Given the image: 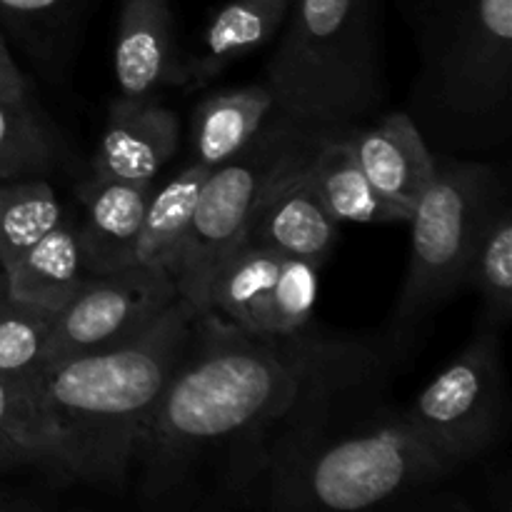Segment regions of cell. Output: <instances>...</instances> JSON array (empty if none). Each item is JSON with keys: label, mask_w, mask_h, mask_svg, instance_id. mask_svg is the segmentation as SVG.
<instances>
[{"label": "cell", "mask_w": 512, "mask_h": 512, "mask_svg": "<svg viewBox=\"0 0 512 512\" xmlns=\"http://www.w3.org/2000/svg\"><path fill=\"white\" fill-rule=\"evenodd\" d=\"M385 375L363 340L250 333L200 310L135 460L140 503L190 505L210 470L225 503L243 508L318 410Z\"/></svg>", "instance_id": "obj_1"}, {"label": "cell", "mask_w": 512, "mask_h": 512, "mask_svg": "<svg viewBox=\"0 0 512 512\" xmlns=\"http://www.w3.org/2000/svg\"><path fill=\"white\" fill-rule=\"evenodd\" d=\"M198 313L178 298L135 338L55 360L35 375L38 468L50 480L85 485L128 480Z\"/></svg>", "instance_id": "obj_2"}, {"label": "cell", "mask_w": 512, "mask_h": 512, "mask_svg": "<svg viewBox=\"0 0 512 512\" xmlns=\"http://www.w3.org/2000/svg\"><path fill=\"white\" fill-rule=\"evenodd\" d=\"M383 383L338 398L300 428L243 508L275 512L368 510L458 475L403 413L380 400Z\"/></svg>", "instance_id": "obj_3"}, {"label": "cell", "mask_w": 512, "mask_h": 512, "mask_svg": "<svg viewBox=\"0 0 512 512\" xmlns=\"http://www.w3.org/2000/svg\"><path fill=\"white\" fill-rule=\"evenodd\" d=\"M418 53L408 110L433 153H493L512 133V0H395Z\"/></svg>", "instance_id": "obj_4"}, {"label": "cell", "mask_w": 512, "mask_h": 512, "mask_svg": "<svg viewBox=\"0 0 512 512\" xmlns=\"http://www.w3.org/2000/svg\"><path fill=\"white\" fill-rule=\"evenodd\" d=\"M268 60L275 113L315 133H348L383 110L380 0H293Z\"/></svg>", "instance_id": "obj_5"}, {"label": "cell", "mask_w": 512, "mask_h": 512, "mask_svg": "<svg viewBox=\"0 0 512 512\" xmlns=\"http://www.w3.org/2000/svg\"><path fill=\"white\" fill-rule=\"evenodd\" d=\"M503 170L463 155L435 153V175L415 205L410 265L390 325V355L408 358L435 310L465 288L470 253Z\"/></svg>", "instance_id": "obj_6"}, {"label": "cell", "mask_w": 512, "mask_h": 512, "mask_svg": "<svg viewBox=\"0 0 512 512\" xmlns=\"http://www.w3.org/2000/svg\"><path fill=\"white\" fill-rule=\"evenodd\" d=\"M320 135L325 133L300 128L273 110L240 153L208 170L170 268L180 298L205 310L210 278L220 260L245 238L275 185L308 163Z\"/></svg>", "instance_id": "obj_7"}, {"label": "cell", "mask_w": 512, "mask_h": 512, "mask_svg": "<svg viewBox=\"0 0 512 512\" xmlns=\"http://www.w3.org/2000/svg\"><path fill=\"white\" fill-rule=\"evenodd\" d=\"M403 413L435 448L460 465L498 443L508 418L498 328L483 323L473 340L445 365Z\"/></svg>", "instance_id": "obj_8"}, {"label": "cell", "mask_w": 512, "mask_h": 512, "mask_svg": "<svg viewBox=\"0 0 512 512\" xmlns=\"http://www.w3.org/2000/svg\"><path fill=\"white\" fill-rule=\"evenodd\" d=\"M180 298L165 270L130 263L95 273L55 313L48 363L98 353L148 330Z\"/></svg>", "instance_id": "obj_9"}, {"label": "cell", "mask_w": 512, "mask_h": 512, "mask_svg": "<svg viewBox=\"0 0 512 512\" xmlns=\"http://www.w3.org/2000/svg\"><path fill=\"white\" fill-rule=\"evenodd\" d=\"M375 193L413 215L435 175V153L405 110L378 115L345 133Z\"/></svg>", "instance_id": "obj_10"}, {"label": "cell", "mask_w": 512, "mask_h": 512, "mask_svg": "<svg viewBox=\"0 0 512 512\" xmlns=\"http://www.w3.org/2000/svg\"><path fill=\"white\" fill-rule=\"evenodd\" d=\"M118 98L153 100L178 85L180 53L170 0H123L113 53Z\"/></svg>", "instance_id": "obj_11"}, {"label": "cell", "mask_w": 512, "mask_h": 512, "mask_svg": "<svg viewBox=\"0 0 512 512\" xmlns=\"http://www.w3.org/2000/svg\"><path fill=\"white\" fill-rule=\"evenodd\" d=\"M178 115L158 100L115 98L95 155V178L153 183L178 150Z\"/></svg>", "instance_id": "obj_12"}, {"label": "cell", "mask_w": 512, "mask_h": 512, "mask_svg": "<svg viewBox=\"0 0 512 512\" xmlns=\"http://www.w3.org/2000/svg\"><path fill=\"white\" fill-rule=\"evenodd\" d=\"M308 163L275 185L255 213L243 240L263 245L280 258H300L320 268L333 255L340 223L320 200L310 180Z\"/></svg>", "instance_id": "obj_13"}, {"label": "cell", "mask_w": 512, "mask_h": 512, "mask_svg": "<svg viewBox=\"0 0 512 512\" xmlns=\"http://www.w3.org/2000/svg\"><path fill=\"white\" fill-rule=\"evenodd\" d=\"M293 0H230L215 10L193 53L180 55L178 85L193 90L263 50L283 28Z\"/></svg>", "instance_id": "obj_14"}, {"label": "cell", "mask_w": 512, "mask_h": 512, "mask_svg": "<svg viewBox=\"0 0 512 512\" xmlns=\"http://www.w3.org/2000/svg\"><path fill=\"white\" fill-rule=\"evenodd\" d=\"M150 193L153 183H130L95 175L80 185L78 200L83 205V215L78 218V230L93 275L133 263V245Z\"/></svg>", "instance_id": "obj_15"}, {"label": "cell", "mask_w": 512, "mask_h": 512, "mask_svg": "<svg viewBox=\"0 0 512 512\" xmlns=\"http://www.w3.org/2000/svg\"><path fill=\"white\" fill-rule=\"evenodd\" d=\"M90 275L78 218L65 213L53 230L5 270V288L13 300L58 313Z\"/></svg>", "instance_id": "obj_16"}, {"label": "cell", "mask_w": 512, "mask_h": 512, "mask_svg": "<svg viewBox=\"0 0 512 512\" xmlns=\"http://www.w3.org/2000/svg\"><path fill=\"white\" fill-rule=\"evenodd\" d=\"M320 200L338 223H405L408 213L380 198L360 168L345 133L320 135L308 163Z\"/></svg>", "instance_id": "obj_17"}, {"label": "cell", "mask_w": 512, "mask_h": 512, "mask_svg": "<svg viewBox=\"0 0 512 512\" xmlns=\"http://www.w3.org/2000/svg\"><path fill=\"white\" fill-rule=\"evenodd\" d=\"M273 110V95L265 85H245L205 98L193 113L190 160L208 170L230 160L258 135Z\"/></svg>", "instance_id": "obj_18"}, {"label": "cell", "mask_w": 512, "mask_h": 512, "mask_svg": "<svg viewBox=\"0 0 512 512\" xmlns=\"http://www.w3.org/2000/svg\"><path fill=\"white\" fill-rule=\"evenodd\" d=\"M278 268V253L243 240L215 268L205 310H215L250 333H268V298Z\"/></svg>", "instance_id": "obj_19"}, {"label": "cell", "mask_w": 512, "mask_h": 512, "mask_svg": "<svg viewBox=\"0 0 512 512\" xmlns=\"http://www.w3.org/2000/svg\"><path fill=\"white\" fill-rule=\"evenodd\" d=\"M465 288L483 300L485 323L503 328L512 315V208L508 185L485 208L470 253Z\"/></svg>", "instance_id": "obj_20"}, {"label": "cell", "mask_w": 512, "mask_h": 512, "mask_svg": "<svg viewBox=\"0 0 512 512\" xmlns=\"http://www.w3.org/2000/svg\"><path fill=\"white\" fill-rule=\"evenodd\" d=\"M205 175H208V168L190 160L163 188L150 193L140 233L133 245V263L165 270L170 275L185 230L193 218L195 200H198Z\"/></svg>", "instance_id": "obj_21"}, {"label": "cell", "mask_w": 512, "mask_h": 512, "mask_svg": "<svg viewBox=\"0 0 512 512\" xmlns=\"http://www.w3.org/2000/svg\"><path fill=\"white\" fill-rule=\"evenodd\" d=\"M65 215L53 185L43 178H20L0 185V265L3 273L33 248Z\"/></svg>", "instance_id": "obj_22"}, {"label": "cell", "mask_w": 512, "mask_h": 512, "mask_svg": "<svg viewBox=\"0 0 512 512\" xmlns=\"http://www.w3.org/2000/svg\"><path fill=\"white\" fill-rule=\"evenodd\" d=\"M80 13L83 0H0V23L48 70H58L75 48Z\"/></svg>", "instance_id": "obj_23"}, {"label": "cell", "mask_w": 512, "mask_h": 512, "mask_svg": "<svg viewBox=\"0 0 512 512\" xmlns=\"http://www.w3.org/2000/svg\"><path fill=\"white\" fill-rule=\"evenodd\" d=\"M55 313L20 303L0 283V375H38L48 365Z\"/></svg>", "instance_id": "obj_24"}, {"label": "cell", "mask_w": 512, "mask_h": 512, "mask_svg": "<svg viewBox=\"0 0 512 512\" xmlns=\"http://www.w3.org/2000/svg\"><path fill=\"white\" fill-rule=\"evenodd\" d=\"M55 160L58 145L38 115L0 100V180L40 178Z\"/></svg>", "instance_id": "obj_25"}, {"label": "cell", "mask_w": 512, "mask_h": 512, "mask_svg": "<svg viewBox=\"0 0 512 512\" xmlns=\"http://www.w3.org/2000/svg\"><path fill=\"white\" fill-rule=\"evenodd\" d=\"M33 378L0 375V473L40 463Z\"/></svg>", "instance_id": "obj_26"}, {"label": "cell", "mask_w": 512, "mask_h": 512, "mask_svg": "<svg viewBox=\"0 0 512 512\" xmlns=\"http://www.w3.org/2000/svg\"><path fill=\"white\" fill-rule=\"evenodd\" d=\"M318 265L300 258H280L268 298V333L293 335L308 328L318 300Z\"/></svg>", "instance_id": "obj_27"}, {"label": "cell", "mask_w": 512, "mask_h": 512, "mask_svg": "<svg viewBox=\"0 0 512 512\" xmlns=\"http://www.w3.org/2000/svg\"><path fill=\"white\" fill-rule=\"evenodd\" d=\"M0 100L13 105V108L33 110L28 80H25V75L15 65L13 55H10L8 45H5L3 33H0Z\"/></svg>", "instance_id": "obj_28"}, {"label": "cell", "mask_w": 512, "mask_h": 512, "mask_svg": "<svg viewBox=\"0 0 512 512\" xmlns=\"http://www.w3.org/2000/svg\"><path fill=\"white\" fill-rule=\"evenodd\" d=\"M5 280V273H3V265H0V283H3Z\"/></svg>", "instance_id": "obj_29"}]
</instances>
